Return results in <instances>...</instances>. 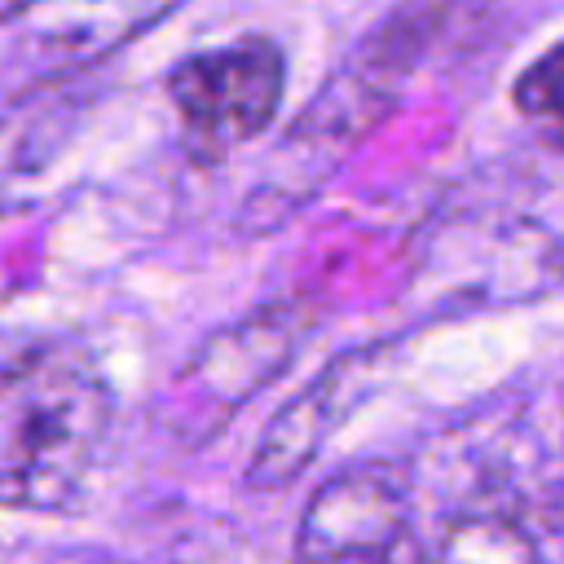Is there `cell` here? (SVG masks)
Wrapping results in <instances>:
<instances>
[{
    "mask_svg": "<svg viewBox=\"0 0 564 564\" xmlns=\"http://www.w3.org/2000/svg\"><path fill=\"white\" fill-rule=\"evenodd\" d=\"M286 88L282 48L269 40H238L225 48L189 53L167 75V97L181 119V137L194 159L212 163L247 141H256Z\"/></svg>",
    "mask_w": 564,
    "mask_h": 564,
    "instance_id": "cell-3",
    "label": "cell"
},
{
    "mask_svg": "<svg viewBox=\"0 0 564 564\" xmlns=\"http://www.w3.org/2000/svg\"><path fill=\"white\" fill-rule=\"evenodd\" d=\"M185 0H18L0 13V75L48 88L88 70Z\"/></svg>",
    "mask_w": 564,
    "mask_h": 564,
    "instance_id": "cell-2",
    "label": "cell"
},
{
    "mask_svg": "<svg viewBox=\"0 0 564 564\" xmlns=\"http://www.w3.org/2000/svg\"><path fill=\"white\" fill-rule=\"evenodd\" d=\"M388 366H392L388 344L352 348L339 361H330L300 397H291L269 419V427L251 454L247 485L251 489H286L322 454V445L335 436V427L375 392V383L388 375Z\"/></svg>",
    "mask_w": 564,
    "mask_h": 564,
    "instance_id": "cell-6",
    "label": "cell"
},
{
    "mask_svg": "<svg viewBox=\"0 0 564 564\" xmlns=\"http://www.w3.org/2000/svg\"><path fill=\"white\" fill-rule=\"evenodd\" d=\"M295 564H419L410 502L388 467H344L304 507Z\"/></svg>",
    "mask_w": 564,
    "mask_h": 564,
    "instance_id": "cell-5",
    "label": "cell"
},
{
    "mask_svg": "<svg viewBox=\"0 0 564 564\" xmlns=\"http://www.w3.org/2000/svg\"><path fill=\"white\" fill-rule=\"evenodd\" d=\"M432 564H546V555L511 516L476 511L445 529Z\"/></svg>",
    "mask_w": 564,
    "mask_h": 564,
    "instance_id": "cell-8",
    "label": "cell"
},
{
    "mask_svg": "<svg viewBox=\"0 0 564 564\" xmlns=\"http://www.w3.org/2000/svg\"><path fill=\"white\" fill-rule=\"evenodd\" d=\"M115 397L84 348L40 344L0 366V507H66L110 432Z\"/></svg>",
    "mask_w": 564,
    "mask_h": 564,
    "instance_id": "cell-1",
    "label": "cell"
},
{
    "mask_svg": "<svg viewBox=\"0 0 564 564\" xmlns=\"http://www.w3.org/2000/svg\"><path fill=\"white\" fill-rule=\"evenodd\" d=\"M79 97L62 84L31 88L13 115L0 119V203H13L35 172H44L75 128Z\"/></svg>",
    "mask_w": 564,
    "mask_h": 564,
    "instance_id": "cell-7",
    "label": "cell"
},
{
    "mask_svg": "<svg viewBox=\"0 0 564 564\" xmlns=\"http://www.w3.org/2000/svg\"><path fill=\"white\" fill-rule=\"evenodd\" d=\"M308 326L313 317L300 304H273L216 330L172 379L167 427L185 432L189 441H203L207 432H216L220 419H229L238 405L256 397V388L282 375V366L291 361Z\"/></svg>",
    "mask_w": 564,
    "mask_h": 564,
    "instance_id": "cell-4",
    "label": "cell"
},
{
    "mask_svg": "<svg viewBox=\"0 0 564 564\" xmlns=\"http://www.w3.org/2000/svg\"><path fill=\"white\" fill-rule=\"evenodd\" d=\"M511 101L546 145L564 150V44L546 48L516 75Z\"/></svg>",
    "mask_w": 564,
    "mask_h": 564,
    "instance_id": "cell-9",
    "label": "cell"
}]
</instances>
